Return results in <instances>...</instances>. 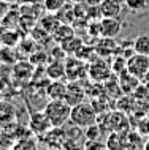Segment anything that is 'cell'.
Returning <instances> with one entry per match:
<instances>
[{
  "mask_svg": "<svg viewBox=\"0 0 149 150\" xmlns=\"http://www.w3.org/2000/svg\"><path fill=\"white\" fill-rule=\"evenodd\" d=\"M127 71L143 81L146 73L149 71V55L138 54V52L132 54L127 59Z\"/></svg>",
  "mask_w": 149,
  "mask_h": 150,
  "instance_id": "4",
  "label": "cell"
},
{
  "mask_svg": "<svg viewBox=\"0 0 149 150\" xmlns=\"http://www.w3.org/2000/svg\"><path fill=\"white\" fill-rule=\"evenodd\" d=\"M45 114L48 115L52 127H63L70 122L71 106L65 100H49L43 108Z\"/></svg>",
  "mask_w": 149,
  "mask_h": 150,
  "instance_id": "1",
  "label": "cell"
},
{
  "mask_svg": "<svg viewBox=\"0 0 149 150\" xmlns=\"http://www.w3.org/2000/svg\"><path fill=\"white\" fill-rule=\"evenodd\" d=\"M127 149H144V137L140 131H130L128 129L125 134Z\"/></svg>",
  "mask_w": 149,
  "mask_h": 150,
  "instance_id": "17",
  "label": "cell"
},
{
  "mask_svg": "<svg viewBox=\"0 0 149 150\" xmlns=\"http://www.w3.org/2000/svg\"><path fill=\"white\" fill-rule=\"evenodd\" d=\"M68 2H71L73 5H78V3H86L87 0H68Z\"/></svg>",
  "mask_w": 149,
  "mask_h": 150,
  "instance_id": "28",
  "label": "cell"
},
{
  "mask_svg": "<svg viewBox=\"0 0 149 150\" xmlns=\"http://www.w3.org/2000/svg\"><path fill=\"white\" fill-rule=\"evenodd\" d=\"M113 60H114V62L111 63V70L116 76H119V74H122L124 71H127V59L124 57V55L116 54Z\"/></svg>",
  "mask_w": 149,
  "mask_h": 150,
  "instance_id": "21",
  "label": "cell"
},
{
  "mask_svg": "<svg viewBox=\"0 0 149 150\" xmlns=\"http://www.w3.org/2000/svg\"><path fill=\"white\" fill-rule=\"evenodd\" d=\"M135 104H136V100L133 95H127V93H122L118 100H116V109L118 111H122L124 114L130 115L135 109Z\"/></svg>",
  "mask_w": 149,
  "mask_h": 150,
  "instance_id": "14",
  "label": "cell"
},
{
  "mask_svg": "<svg viewBox=\"0 0 149 150\" xmlns=\"http://www.w3.org/2000/svg\"><path fill=\"white\" fill-rule=\"evenodd\" d=\"M87 96V90L86 87L83 86L81 81H70L67 84V93H65V100L70 106H75V104L81 103V101L86 100Z\"/></svg>",
  "mask_w": 149,
  "mask_h": 150,
  "instance_id": "7",
  "label": "cell"
},
{
  "mask_svg": "<svg viewBox=\"0 0 149 150\" xmlns=\"http://www.w3.org/2000/svg\"><path fill=\"white\" fill-rule=\"evenodd\" d=\"M14 73H16V76L19 74V78L29 79V78H32L34 67H32L29 62H18V65L14 67Z\"/></svg>",
  "mask_w": 149,
  "mask_h": 150,
  "instance_id": "23",
  "label": "cell"
},
{
  "mask_svg": "<svg viewBox=\"0 0 149 150\" xmlns=\"http://www.w3.org/2000/svg\"><path fill=\"white\" fill-rule=\"evenodd\" d=\"M46 78L49 81H54V79H62L65 78V63L62 62L60 59H56L46 67Z\"/></svg>",
  "mask_w": 149,
  "mask_h": 150,
  "instance_id": "12",
  "label": "cell"
},
{
  "mask_svg": "<svg viewBox=\"0 0 149 150\" xmlns=\"http://www.w3.org/2000/svg\"><path fill=\"white\" fill-rule=\"evenodd\" d=\"M59 24H60V19L57 18V14H56V13H49V11H48L46 16H43V18L40 19V25H41L45 30H48L49 33H52V32L57 29Z\"/></svg>",
  "mask_w": 149,
  "mask_h": 150,
  "instance_id": "18",
  "label": "cell"
},
{
  "mask_svg": "<svg viewBox=\"0 0 149 150\" xmlns=\"http://www.w3.org/2000/svg\"><path fill=\"white\" fill-rule=\"evenodd\" d=\"M67 93V84L62 82V79L49 81L46 87V96L49 100H63Z\"/></svg>",
  "mask_w": 149,
  "mask_h": 150,
  "instance_id": "10",
  "label": "cell"
},
{
  "mask_svg": "<svg viewBox=\"0 0 149 150\" xmlns=\"http://www.w3.org/2000/svg\"><path fill=\"white\" fill-rule=\"evenodd\" d=\"M83 44H84L83 40L79 38V36L73 35V36H70L68 40H65L63 43H60V46H62V49L65 51L67 55H76L78 51L83 47Z\"/></svg>",
  "mask_w": 149,
  "mask_h": 150,
  "instance_id": "16",
  "label": "cell"
},
{
  "mask_svg": "<svg viewBox=\"0 0 149 150\" xmlns=\"http://www.w3.org/2000/svg\"><path fill=\"white\" fill-rule=\"evenodd\" d=\"M16 108L10 101H0V125H6L16 120Z\"/></svg>",
  "mask_w": 149,
  "mask_h": 150,
  "instance_id": "13",
  "label": "cell"
},
{
  "mask_svg": "<svg viewBox=\"0 0 149 150\" xmlns=\"http://www.w3.org/2000/svg\"><path fill=\"white\" fill-rule=\"evenodd\" d=\"M133 96H135V100H138V101L149 103V86L141 81V84H140V86L136 87V90L133 92Z\"/></svg>",
  "mask_w": 149,
  "mask_h": 150,
  "instance_id": "24",
  "label": "cell"
},
{
  "mask_svg": "<svg viewBox=\"0 0 149 150\" xmlns=\"http://www.w3.org/2000/svg\"><path fill=\"white\" fill-rule=\"evenodd\" d=\"M100 13H102V18H120V13H122V5L114 0H102L100 2Z\"/></svg>",
  "mask_w": 149,
  "mask_h": 150,
  "instance_id": "11",
  "label": "cell"
},
{
  "mask_svg": "<svg viewBox=\"0 0 149 150\" xmlns=\"http://www.w3.org/2000/svg\"><path fill=\"white\" fill-rule=\"evenodd\" d=\"M143 82H146L148 86H149V71L146 73V76H144V79H143Z\"/></svg>",
  "mask_w": 149,
  "mask_h": 150,
  "instance_id": "30",
  "label": "cell"
},
{
  "mask_svg": "<svg viewBox=\"0 0 149 150\" xmlns=\"http://www.w3.org/2000/svg\"><path fill=\"white\" fill-rule=\"evenodd\" d=\"M5 2H8V3H14L16 0H5Z\"/></svg>",
  "mask_w": 149,
  "mask_h": 150,
  "instance_id": "33",
  "label": "cell"
},
{
  "mask_svg": "<svg viewBox=\"0 0 149 150\" xmlns=\"http://www.w3.org/2000/svg\"><path fill=\"white\" fill-rule=\"evenodd\" d=\"M144 149L149 150V139H148V141H144Z\"/></svg>",
  "mask_w": 149,
  "mask_h": 150,
  "instance_id": "31",
  "label": "cell"
},
{
  "mask_svg": "<svg viewBox=\"0 0 149 150\" xmlns=\"http://www.w3.org/2000/svg\"><path fill=\"white\" fill-rule=\"evenodd\" d=\"M114 2H118V3H120V5H124V3H125V0H114Z\"/></svg>",
  "mask_w": 149,
  "mask_h": 150,
  "instance_id": "32",
  "label": "cell"
},
{
  "mask_svg": "<svg viewBox=\"0 0 149 150\" xmlns=\"http://www.w3.org/2000/svg\"><path fill=\"white\" fill-rule=\"evenodd\" d=\"M87 76V65L76 55H70L65 63V78L68 81H83Z\"/></svg>",
  "mask_w": 149,
  "mask_h": 150,
  "instance_id": "3",
  "label": "cell"
},
{
  "mask_svg": "<svg viewBox=\"0 0 149 150\" xmlns=\"http://www.w3.org/2000/svg\"><path fill=\"white\" fill-rule=\"evenodd\" d=\"M125 6L132 13H143L148 10L149 6V0H125Z\"/></svg>",
  "mask_w": 149,
  "mask_h": 150,
  "instance_id": "22",
  "label": "cell"
},
{
  "mask_svg": "<svg viewBox=\"0 0 149 150\" xmlns=\"http://www.w3.org/2000/svg\"><path fill=\"white\" fill-rule=\"evenodd\" d=\"M8 147H14V139L5 129V127L0 125V149H8Z\"/></svg>",
  "mask_w": 149,
  "mask_h": 150,
  "instance_id": "25",
  "label": "cell"
},
{
  "mask_svg": "<svg viewBox=\"0 0 149 150\" xmlns=\"http://www.w3.org/2000/svg\"><path fill=\"white\" fill-rule=\"evenodd\" d=\"M10 8H11V3L5 2V0H0V21L5 18V14L10 11Z\"/></svg>",
  "mask_w": 149,
  "mask_h": 150,
  "instance_id": "27",
  "label": "cell"
},
{
  "mask_svg": "<svg viewBox=\"0 0 149 150\" xmlns=\"http://www.w3.org/2000/svg\"><path fill=\"white\" fill-rule=\"evenodd\" d=\"M18 62V52L13 49V46H2L0 47V63L14 65Z\"/></svg>",
  "mask_w": 149,
  "mask_h": 150,
  "instance_id": "19",
  "label": "cell"
},
{
  "mask_svg": "<svg viewBox=\"0 0 149 150\" xmlns=\"http://www.w3.org/2000/svg\"><path fill=\"white\" fill-rule=\"evenodd\" d=\"M133 49L138 54L149 55V33H143L133 40Z\"/></svg>",
  "mask_w": 149,
  "mask_h": 150,
  "instance_id": "20",
  "label": "cell"
},
{
  "mask_svg": "<svg viewBox=\"0 0 149 150\" xmlns=\"http://www.w3.org/2000/svg\"><path fill=\"white\" fill-rule=\"evenodd\" d=\"M100 24V36L106 38H118L122 32V24L118 18H103Z\"/></svg>",
  "mask_w": 149,
  "mask_h": 150,
  "instance_id": "8",
  "label": "cell"
},
{
  "mask_svg": "<svg viewBox=\"0 0 149 150\" xmlns=\"http://www.w3.org/2000/svg\"><path fill=\"white\" fill-rule=\"evenodd\" d=\"M73 35H75V30H73V27H71L70 24L60 22L59 25H57V29L51 33V38L54 40L56 43L60 44V43L65 41V40H68L70 36H73Z\"/></svg>",
  "mask_w": 149,
  "mask_h": 150,
  "instance_id": "15",
  "label": "cell"
},
{
  "mask_svg": "<svg viewBox=\"0 0 149 150\" xmlns=\"http://www.w3.org/2000/svg\"><path fill=\"white\" fill-rule=\"evenodd\" d=\"M97 111L94 109L92 103H86V101H81V103L71 106V114H70V122L81 128H87L89 125L97 123Z\"/></svg>",
  "mask_w": 149,
  "mask_h": 150,
  "instance_id": "2",
  "label": "cell"
},
{
  "mask_svg": "<svg viewBox=\"0 0 149 150\" xmlns=\"http://www.w3.org/2000/svg\"><path fill=\"white\" fill-rule=\"evenodd\" d=\"M67 2L68 0H45L43 6H45V10L49 11V13H57Z\"/></svg>",
  "mask_w": 149,
  "mask_h": 150,
  "instance_id": "26",
  "label": "cell"
},
{
  "mask_svg": "<svg viewBox=\"0 0 149 150\" xmlns=\"http://www.w3.org/2000/svg\"><path fill=\"white\" fill-rule=\"evenodd\" d=\"M30 3H37V5H43L45 0H30Z\"/></svg>",
  "mask_w": 149,
  "mask_h": 150,
  "instance_id": "29",
  "label": "cell"
},
{
  "mask_svg": "<svg viewBox=\"0 0 149 150\" xmlns=\"http://www.w3.org/2000/svg\"><path fill=\"white\" fill-rule=\"evenodd\" d=\"M119 78V86L122 93H127V95H133V92L136 90V87L141 84V79H138L136 76H133L132 73L124 71L122 74L118 76Z\"/></svg>",
  "mask_w": 149,
  "mask_h": 150,
  "instance_id": "9",
  "label": "cell"
},
{
  "mask_svg": "<svg viewBox=\"0 0 149 150\" xmlns=\"http://www.w3.org/2000/svg\"><path fill=\"white\" fill-rule=\"evenodd\" d=\"M113 74L111 65H108L103 59L94 60L92 59L89 62V67H87V76L95 81V82H105L110 76Z\"/></svg>",
  "mask_w": 149,
  "mask_h": 150,
  "instance_id": "6",
  "label": "cell"
},
{
  "mask_svg": "<svg viewBox=\"0 0 149 150\" xmlns=\"http://www.w3.org/2000/svg\"><path fill=\"white\" fill-rule=\"evenodd\" d=\"M27 127H29L30 131L38 137V136L46 134V133L52 128V125H51L49 119H48V115L45 114V111H34V112H30V115H29V125H27Z\"/></svg>",
  "mask_w": 149,
  "mask_h": 150,
  "instance_id": "5",
  "label": "cell"
}]
</instances>
